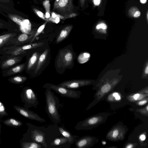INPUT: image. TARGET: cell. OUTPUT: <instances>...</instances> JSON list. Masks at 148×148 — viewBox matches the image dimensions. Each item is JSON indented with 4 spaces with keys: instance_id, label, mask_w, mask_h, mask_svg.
<instances>
[{
    "instance_id": "obj_1",
    "label": "cell",
    "mask_w": 148,
    "mask_h": 148,
    "mask_svg": "<svg viewBox=\"0 0 148 148\" xmlns=\"http://www.w3.org/2000/svg\"><path fill=\"white\" fill-rule=\"evenodd\" d=\"M26 125L28 129L21 141L36 142L42 145L44 148H48L55 138L63 136L60 132L57 124L54 123L40 127L28 123Z\"/></svg>"
},
{
    "instance_id": "obj_2",
    "label": "cell",
    "mask_w": 148,
    "mask_h": 148,
    "mask_svg": "<svg viewBox=\"0 0 148 148\" xmlns=\"http://www.w3.org/2000/svg\"><path fill=\"white\" fill-rule=\"evenodd\" d=\"M45 94L46 112L53 123L58 124L61 121V115L58 110L60 105L59 99L49 88H46Z\"/></svg>"
},
{
    "instance_id": "obj_3",
    "label": "cell",
    "mask_w": 148,
    "mask_h": 148,
    "mask_svg": "<svg viewBox=\"0 0 148 148\" xmlns=\"http://www.w3.org/2000/svg\"><path fill=\"white\" fill-rule=\"evenodd\" d=\"M45 88L52 90L63 97L77 99L80 97L81 92L79 90H71L51 83L45 84L43 86Z\"/></svg>"
},
{
    "instance_id": "obj_4",
    "label": "cell",
    "mask_w": 148,
    "mask_h": 148,
    "mask_svg": "<svg viewBox=\"0 0 148 148\" xmlns=\"http://www.w3.org/2000/svg\"><path fill=\"white\" fill-rule=\"evenodd\" d=\"M21 97L23 102L25 103L24 107L26 108L36 107L39 104L37 94L29 87H26L23 88Z\"/></svg>"
},
{
    "instance_id": "obj_5",
    "label": "cell",
    "mask_w": 148,
    "mask_h": 148,
    "mask_svg": "<svg viewBox=\"0 0 148 148\" xmlns=\"http://www.w3.org/2000/svg\"><path fill=\"white\" fill-rule=\"evenodd\" d=\"M73 59V54L71 51L67 49L61 51L58 57L57 63L59 67H66L71 65Z\"/></svg>"
},
{
    "instance_id": "obj_6",
    "label": "cell",
    "mask_w": 148,
    "mask_h": 148,
    "mask_svg": "<svg viewBox=\"0 0 148 148\" xmlns=\"http://www.w3.org/2000/svg\"><path fill=\"white\" fill-rule=\"evenodd\" d=\"M18 30L8 31L6 33L0 34V54L3 49L9 46L12 39L20 34Z\"/></svg>"
},
{
    "instance_id": "obj_7",
    "label": "cell",
    "mask_w": 148,
    "mask_h": 148,
    "mask_svg": "<svg viewBox=\"0 0 148 148\" xmlns=\"http://www.w3.org/2000/svg\"><path fill=\"white\" fill-rule=\"evenodd\" d=\"M14 108L21 114L27 118L41 123L46 122L45 120L28 109L17 106H14Z\"/></svg>"
},
{
    "instance_id": "obj_8",
    "label": "cell",
    "mask_w": 148,
    "mask_h": 148,
    "mask_svg": "<svg viewBox=\"0 0 148 148\" xmlns=\"http://www.w3.org/2000/svg\"><path fill=\"white\" fill-rule=\"evenodd\" d=\"M73 0H56L53 9L62 13H69L73 10Z\"/></svg>"
},
{
    "instance_id": "obj_9",
    "label": "cell",
    "mask_w": 148,
    "mask_h": 148,
    "mask_svg": "<svg viewBox=\"0 0 148 148\" xmlns=\"http://www.w3.org/2000/svg\"><path fill=\"white\" fill-rule=\"evenodd\" d=\"M35 32V31H33L29 33H20L12 39L9 45L19 46L29 41L30 42L34 35Z\"/></svg>"
},
{
    "instance_id": "obj_10",
    "label": "cell",
    "mask_w": 148,
    "mask_h": 148,
    "mask_svg": "<svg viewBox=\"0 0 148 148\" xmlns=\"http://www.w3.org/2000/svg\"><path fill=\"white\" fill-rule=\"evenodd\" d=\"M24 55L5 57L7 58L0 62V67L4 70L20 63L24 56Z\"/></svg>"
},
{
    "instance_id": "obj_11",
    "label": "cell",
    "mask_w": 148,
    "mask_h": 148,
    "mask_svg": "<svg viewBox=\"0 0 148 148\" xmlns=\"http://www.w3.org/2000/svg\"><path fill=\"white\" fill-rule=\"evenodd\" d=\"M72 145L64 136L55 138L50 144L48 148H69Z\"/></svg>"
},
{
    "instance_id": "obj_12",
    "label": "cell",
    "mask_w": 148,
    "mask_h": 148,
    "mask_svg": "<svg viewBox=\"0 0 148 148\" xmlns=\"http://www.w3.org/2000/svg\"><path fill=\"white\" fill-rule=\"evenodd\" d=\"M88 82L82 80H71L62 82L57 85L69 89H76L86 85Z\"/></svg>"
},
{
    "instance_id": "obj_13",
    "label": "cell",
    "mask_w": 148,
    "mask_h": 148,
    "mask_svg": "<svg viewBox=\"0 0 148 148\" xmlns=\"http://www.w3.org/2000/svg\"><path fill=\"white\" fill-rule=\"evenodd\" d=\"M26 63L18 64L10 69L4 70L2 72V76L4 77L14 75L22 72L25 69Z\"/></svg>"
},
{
    "instance_id": "obj_14",
    "label": "cell",
    "mask_w": 148,
    "mask_h": 148,
    "mask_svg": "<svg viewBox=\"0 0 148 148\" xmlns=\"http://www.w3.org/2000/svg\"><path fill=\"white\" fill-rule=\"evenodd\" d=\"M58 127L62 136L66 138L71 145L73 144L78 136L72 134L70 131L63 126H58Z\"/></svg>"
},
{
    "instance_id": "obj_15",
    "label": "cell",
    "mask_w": 148,
    "mask_h": 148,
    "mask_svg": "<svg viewBox=\"0 0 148 148\" xmlns=\"http://www.w3.org/2000/svg\"><path fill=\"white\" fill-rule=\"evenodd\" d=\"M73 27L72 25H69L64 27L58 36L56 41L59 43L65 39L69 35Z\"/></svg>"
},
{
    "instance_id": "obj_16",
    "label": "cell",
    "mask_w": 148,
    "mask_h": 148,
    "mask_svg": "<svg viewBox=\"0 0 148 148\" xmlns=\"http://www.w3.org/2000/svg\"><path fill=\"white\" fill-rule=\"evenodd\" d=\"M4 16L8 18L20 26L23 25L25 19L21 15L14 14H8L5 15Z\"/></svg>"
},
{
    "instance_id": "obj_17",
    "label": "cell",
    "mask_w": 148,
    "mask_h": 148,
    "mask_svg": "<svg viewBox=\"0 0 148 148\" xmlns=\"http://www.w3.org/2000/svg\"><path fill=\"white\" fill-rule=\"evenodd\" d=\"M48 53L49 50L46 49L40 55L34 71L35 73L39 70L44 64L47 59Z\"/></svg>"
},
{
    "instance_id": "obj_18",
    "label": "cell",
    "mask_w": 148,
    "mask_h": 148,
    "mask_svg": "<svg viewBox=\"0 0 148 148\" xmlns=\"http://www.w3.org/2000/svg\"><path fill=\"white\" fill-rule=\"evenodd\" d=\"M40 56L39 53L37 52H35L33 54L27 63L26 68L27 71L32 69L37 64Z\"/></svg>"
},
{
    "instance_id": "obj_19",
    "label": "cell",
    "mask_w": 148,
    "mask_h": 148,
    "mask_svg": "<svg viewBox=\"0 0 148 148\" xmlns=\"http://www.w3.org/2000/svg\"><path fill=\"white\" fill-rule=\"evenodd\" d=\"M21 147L22 148H44L40 144L31 141H20Z\"/></svg>"
},
{
    "instance_id": "obj_20",
    "label": "cell",
    "mask_w": 148,
    "mask_h": 148,
    "mask_svg": "<svg viewBox=\"0 0 148 148\" xmlns=\"http://www.w3.org/2000/svg\"><path fill=\"white\" fill-rule=\"evenodd\" d=\"M6 125L14 127H18L22 125V122L19 120L10 118L3 121Z\"/></svg>"
},
{
    "instance_id": "obj_21",
    "label": "cell",
    "mask_w": 148,
    "mask_h": 148,
    "mask_svg": "<svg viewBox=\"0 0 148 148\" xmlns=\"http://www.w3.org/2000/svg\"><path fill=\"white\" fill-rule=\"evenodd\" d=\"M27 79V77L19 75L11 77L8 78V80L11 83L20 84L24 83Z\"/></svg>"
},
{
    "instance_id": "obj_22",
    "label": "cell",
    "mask_w": 148,
    "mask_h": 148,
    "mask_svg": "<svg viewBox=\"0 0 148 148\" xmlns=\"http://www.w3.org/2000/svg\"><path fill=\"white\" fill-rule=\"evenodd\" d=\"M88 138L86 137H83L77 139L75 142L76 147L82 148L86 147L88 144Z\"/></svg>"
},
{
    "instance_id": "obj_23",
    "label": "cell",
    "mask_w": 148,
    "mask_h": 148,
    "mask_svg": "<svg viewBox=\"0 0 148 148\" xmlns=\"http://www.w3.org/2000/svg\"><path fill=\"white\" fill-rule=\"evenodd\" d=\"M128 15L130 17L136 18L140 16L141 13L137 7L133 6L129 9Z\"/></svg>"
},
{
    "instance_id": "obj_24",
    "label": "cell",
    "mask_w": 148,
    "mask_h": 148,
    "mask_svg": "<svg viewBox=\"0 0 148 148\" xmlns=\"http://www.w3.org/2000/svg\"><path fill=\"white\" fill-rule=\"evenodd\" d=\"M0 29H6L8 31L17 30L16 27L4 21L0 20Z\"/></svg>"
},
{
    "instance_id": "obj_25",
    "label": "cell",
    "mask_w": 148,
    "mask_h": 148,
    "mask_svg": "<svg viewBox=\"0 0 148 148\" xmlns=\"http://www.w3.org/2000/svg\"><path fill=\"white\" fill-rule=\"evenodd\" d=\"M64 17L59 14H56L54 12L51 13V16L48 19V21H51L56 23H58L60 21V19H64Z\"/></svg>"
},
{
    "instance_id": "obj_26",
    "label": "cell",
    "mask_w": 148,
    "mask_h": 148,
    "mask_svg": "<svg viewBox=\"0 0 148 148\" xmlns=\"http://www.w3.org/2000/svg\"><path fill=\"white\" fill-rule=\"evenodd\" d=\"M90 54L87 52H84L80 54L78 58V60L79 63L83 64L87 62L89 60Z\"/></svg>"
},
{
    "instance_id": "obj_27",
    "label": "cell",
    "mask_w": 148,
    "mask_h": 148,
    "mask_svg": "<svg viewBox=\"0 0 148 148\" xmlns=\"http://www.w3.org/2000/svg\"><path fill=\"white\" fill-rule=\"evenodd\" d=\"M43 6L44 8L45 9L46 13H45V17L48 21V19L50 17V3L49 1V0H45L43 2Z\"/></svg>"
},
{
    "instance_id": "obj_28",
    "label": "cell",
    "mask_w": 148,
    "mask_h": 148,
    "mask_svg": "<svg viewBox=\"0 0 148 148\" xmlns=\"http://www.w3.org/2000/svg\"><path fill=\"white\" fill-rule=\"evenodd\" d=\"M48 21H46L44 24L39 27L35 33L33 38L30 42V43H32L34 40L43 31Z\"/></svg>"
},
{
    "instance_id": "obj_29",
    "label": "cell",
    "mask_w": 148,
    "mask_h": 148,
    "mask_svg": "<svg viewBox=\"0 0 148 148\" xmlns=\"http://www.w3.org/2000/svg\"><path fill=\"white\" fill-rule=\"evenodd\" d=\"M107 26L106 24L103 22H100L98 23L96 26L95 28L97 30H102L105 31L107 29Z\"/></svg>"
},
{
    "instance_id": "obj_30",
    "label": "cell",
    "mask_w": 148,
    "mask_h": 148,
    "mask_svg": "<svg viewBox=\"0 0 148 148\" xmlns=\"http://www.w3.org/2000/svg\"><path fill=\"white\" fill-rule=\"evenodd\" d=\"M33 10L36 14L40 18L45 20L47 21L45 15L41 11L36 8H33Z\"/></svg>"
},
{
    "instance_id": "obj_31",
    "label": "cell",
    "mask_w": 148,
    "mask_h": 148,
    "mask_svg": "<svg viewBox=\"0 0 148 148\" xmlns=\"http://www.w3.org/2000/svg\"><path fill=\"white\" fill-rule=\"evenodd\" d=\"M0 3L9 7H13L14 5L13 0H0Z\"/></svg>"
},
{
    "instance_id": "obj_32",
    "label": "cell",
    "mask_w": 148,
    "mask_h": 148,
    "mask_svg": "<svg viewBox=\"0 0 148 148\" xmlns=\"http://www.w3.org/2000/svg\"><path fill=\"white\" fill-rule=\"evenodd\" d=\"M8 115V114L5 110L4 106L0 101V118Z\"/></svg>"
},
{
    "instance_id": "obj_33",
    "label": "cell",
    "mask_w": 148,
    "mask_h": 148,
    "mask_svg": "<svg viewBox=\"0 0 148 148\" xmlns=\"http://www.w3.org/2000/svg\"><path fill=\"white\" fill-rule=\"evenodd\" d=\"M111 86L109 84H106L104 85L101 89V91L103 93H106L108 92L111 89Z\"/></svg>"
},
{
    "instance_id": "obj_34",
    "label": "cell",
    "mask_w": 148,
    "mask_h": 148,
    "mask_svg": "<svg viewBox=\"0 0 148 148\" xmlns=\"http://www.w3.org/2000/svg\"><path fill=\"white\" fill-rule=\"evenodd\" d=\"M144 97V96L142 94H135L133 97V98L135 100H138L142 99Z\"/></svg>"
},
{
    "instance_id": "obj_35",
    "label": "cell",
    "mask_w": 148,
    "mask_h": 148,
    "mask_svg": "<svg viewBox=\"0 0 148 148\" xmlns=\"http://www.w3.org/2000/svg\"><path fill=\"white\" fill-rule=\"evenodd\" d=\"M77 14L74 13H71L69 14H67L65 15V18H70L76 16H77Z\"/></svg>"
},
{
    "instance_id": "obj_36",
    "label": "cell",
    "mask_w": 148,
    "mask_h": 148,
    "mask_svg": "<svg viewBox=\"0 0 148 148\" xmlns=\"http://www.w3.org/2000/svg\"><path fill=\"white\" fill-rule=\"evenodd\" d=\"M102 0H92L94 6H98L101 4Z\"/></svg>"
},
{
    "instance_id": "obj_37",
    "label": "cell",
    "mask_w": 148,
    "mask_h": 148,
    "mask_svg": "<svg viewBox=\"0 0 148 148\" xmlns=\"http://www.w3.org/2000/svg\"><path fill=\"white\" fill-rule=\"evenodd\" d=\"M113 95L115 97L116 99L117 100H119L121 99L120 96L119 95L118 93L117 92L114 93L113 94Z\"/></svg>"
},
{
    "instance_id": "obj_38",
    "label": "cell",
    "mask_w": 148,
    "mask_h": 148,
    "mask_svg": "<svg viewBox=\"0 0 148 148\" xmlns=\"http://www.w3.org/2000/svg\"><path fill=\"white\" fill-rule=\"evenodd\" d=\"M118 134V131L117 130H114L113 132L112 137L114 138H116Z\"/></svg>"
},
{
    "instance_id": "obj_39",
    "label": "cell",
    "mask_w": 148,
    "mask_h": 148,
    "mask_svg": "<svg viewBox=\"0 0 148 148\" xmlns=\"http://www.w3.org/2000/svg\"><path fill=\"white\" fill-rule=\"evenodd\" d=\"M147 102V101L146 100H143L139 102L138 103V104L140 105H143L146 103Z\"/></svg>"
},
{
    "instance_id": "obj_40",
    "label": "cell",
    "mask_w": 148,
    "mask_h": 148,
    "mask_svg": "<svg viewBox=\"0 0 148 148\" xmlns=\"http://www.w3.org/2000/svg\"><path fill=\"white\" fill-rule=\"evenodd\" d=\"M140 139L142 141L144 140L145 139V136L144 135L142 134L140 136Z\"/></svg>"
},
{
    "instance_id": "obj_41",
    "label": "cell",
    "mask_w": 148,
    "mask_h": 148,
    "mask_svg": "<svg viewBox=\"0 0 148 148\" xmlns=\"http://www.w3.org/2000/svg\"><path fill=\"white\" fill-rule=\"evenodd\" d=\"M79 1L81 6L82 7L84 5L85 0H80Z\"/></svg>"
},
{
    "instance_id": "obj_42",
    "label": "cell",
    "mask_w": 148,
    "mask_h": 148,
    "mask_svg": "<svg viewBox=\"0 0 148 148\" xmlns=\"http://www.w3.org/2000/svg\"><path fill=\"white\" fill-rule=\"evenodd\" d=\"M145 73L147 74L148 73V65H147V66L145 69Z\"/></svg>"
},
{
    "instance_id": "obj_43",
    "label": "cell",
    "mask_w": 148,
    "mask_h": 148,
    "mask_svg": "<svg viewBox=\"0 0 148 148\" xmlns=\"http://www.w3.org/2000/svg\"><path fill=\"white\" fill-rule=\"evenodd\" d=\"M140 1L142 3H145L146 2L147 0H140Z\"/></svg>"
},
{
    "instance_id": "obj_44",
    "label": "cell",
    "mask_w": 148,
    "mask_h": 148,
    "mask_svg": "<svg viewBox=\"0 0 148 148\" xmlns=\"http://www.w3.org/2000/svg\"><path fill=\"white\" fill-rule=\"evenodd\" d=\"M133 146L132 145H127L126 147V148H131Z\"/></svg>"
},
{
    "instance_id": "obj_45",
    "label": "cell",
    "mask_w": 148,
    "mask_h": 148,
    "mask_svg": "<svg viewBox=\"0 0 148 148\" xmlns=\"http://www.w3.org/2000/svg\"><path fill=\"white\" fill-rule=\"evenodd\" d=\"M148 11H147V14H147V21H148Z\"/></svg>"
},
{
    "instance_id": "obj_46",
    "label": "cell",
    "mask_w": 148,
    "mask_h": 148,
    "mask_svg": "<svg viewBox=\"0 0 148 148\" xmlns=\"http://www.w3.org/2000/svg\"><path fill=\"white\" fill-rule=\"evenodd\" d=\"M1 123H0V133H1Z\"/></svg>"
},
{
    "instance_id": "obj_47",
    "label": "cell",
    "mask_w": 148,
    "mask_h": 148,
    "mask_svg": "<svg viewBox=\"0 0 148 148\" xmlns=\"http://www.w3.org/2000/svg\"><path fill=\"white\" fill-rule=\"evenodd\" d=\"M102 143L103 145H105L106 144V143L105 142H103Z\"/></svg>"
},
{
    "instance_id": "obj_48",
    "label": "cell",
    "mask_w": 148,
    "mask_h": 148,
    "mask_svg": "<svg viewBox=\"0 0 148 148\" xmlns=\"http://www.w3.org/2000/svg\"><path fill=\"white\" fill-rule=\"evenodd\" d=\"M148 106H147V110H148Z\"/></svg>"
},
{
    "instance_id": "obj_49",
    "label": "cell",
    "mask_w": 148,
    "mask_h": 148,
    "mask_svg": "<svg viewBox=\"0 0 148 148\" xmlns=\"http://www.w3.org/2000/svg\"><path fill=\"white\" fill-rule=\"evenodd\" d=\"M1 62V60L0 59V62Z\"/></svg>"
},
{
    "instance_id": "obj_50",
    "label": "cell",
    "mask_w": 148,
    "mask_h": 148,
    "mask_svg": "<svg viewBox=\"0 0 148 148\" xmlns=\"http://www.w3.org/2000/svg\"></svg>"
}]
</instances>
